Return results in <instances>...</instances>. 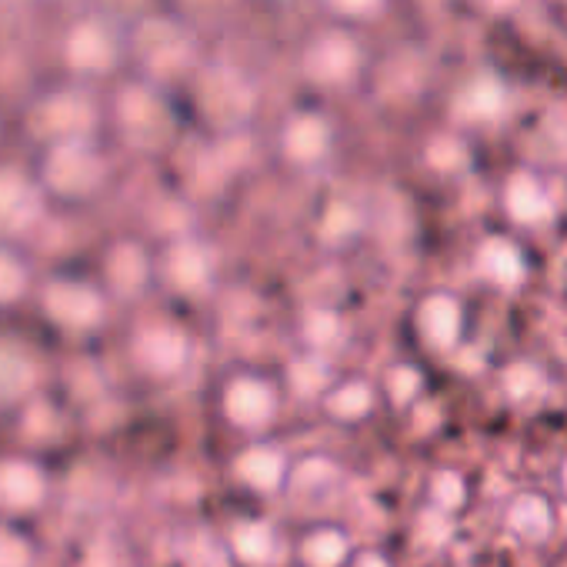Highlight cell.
<instances>
[{"mask_svg":"<svg viewBox=\"0 0 567 567\" xmlns=\"http://www.w3.org/2000/svg\"><path fill=\"white\" fill-rule=\"evenodd\" d=\"M504 204L517 224H540L550 214V200L530 174H514V181L504 190Z\"/></svg>","mask_w":567,"mask_h":567,"instance_id":"obj_27","label":"cell"},{"mask_svg":"<svg viewBox=\"0 0 567 567\" xmlns=\"http://www.w3.org/2000/svg\"><path fill=\"white\" fill-rule=\"evenodd\" d=\"M381 404V394H378V384L361 378V374H351V378H334L331 388L321 394L318 408L328 421L341 424V427H358L364 424Z\"/></svg>","mask_w":567,"mask_h":567,"instance_id":"obj_17","label":"cell"},{"mask_svg":"<svg viewBox=\"0 0 567 567\" xmlns=\"http://www.w3.org/2000/svg\"><path fill=\"white\" fill-rule=\"evenodd\" d=\"M361 68V48L348 34H321L308 51H305V74L315 84L338 87L348 84Z\"/></svg>","mask_w":567,"mask_h":567,"instance_id":"obj_16","label":"cell"},{"mask_svg":"<svg viewBox=\"0 0 567 567\" xmlns=\"http://www.w3.org/2000/svg\"><path fill=\"white\" fill-rule=\"evenodd\" d=\"M334 147V127L328 117L301 111L280 127V154L295 167H318Z\"/></svg>","mask_w":567,"mask_h":567,"instance_id":"obj_15","label":"cell"},{"mask_svg":"<svg viewBox=\"0 0 567 567\" xmlns=\"http://www.w3.org/2000/svg\"><path fill=\"white\" fill-rule=\"evenodd\" d=\"M354 550L358 547L351 540V530L334 520H318L305 527L295 544L298 567H348Z\"/></svg>","mask_w":567,"mask_h":567,"instance_id":"obj_19","label":"cell"},{"mask_svg":"<svg viewBox=\"0 0 567 567\" xmlns=\"http://www.w3.org/2000/svg\"><path fill=\"white\" fill-rule=\"evenodd\" d=\"M421 391H424V374H421V368H414V364H408V361L388 368L384 381L378 384L381 401H388V404L398 408V411H401V408H411V404L421 398Z\"/></svg>","mask_w":567,"mask_h":567,"instance_id":"obj_28","label":"cell"},{"mask_svg":"<svg viewBox=\"0 0 567 567\" xmlns=\"http://www.w3.org/2000/svg\"><path fill=\"white\" fill-rule=\"evenodd\" d=\"M134 54L144 61L151 74L174 78L190 64L194 48H190V34L184 31V24L171 18H147L134 31Z\"/></svg>","mask_w":567,"mask_h":567,"instance_id":"obj_14","label":"cell"},{"mask_svg":"<svg viewBox=\"0 0 567 567\" xmlns=\"http://www.w3.org/2000/svg\"><path fill=\"white\" fill-rule=\"evenodd\" d=\"M34 277L38 274H34L31 260L18 250V244L0 240V315L31 301Z\"/></svg>","mask_w":567,"mask_h":567,"instance_id":"obj_22","label":"cell"},{"mask_svg":"<svg viewBox=\"0 0 567 567\" xmlns=\"http://www.w3.org/2000/svg\"><path fill=\"white\" fill-rule=\"evenodd\" d=\"M31 301L38 318L68 341H91L111 324V298L94 280V274L81 270H51L34 277Z\"/></svg>","mask_w":567,"mask_h":567,"instance_id":"obj_1","label":"cell"},{"mask_svg":"<svg viewBox=\"0 0 567 567\" xmlns=\"http://www.w3.org/2000/svg\"><path fill=\"white\" fill-rule=\"evenodd\" d=\"M0 567H38L34 540L11 520H0Z\"/></svg>","mask_w":567,"mask_h":567,"instance_id":"obj_30","label":"cell"},{"mask_svg":"<svg viewBox=\"0 0 567 567\" xmlns=\"http://www.w3.org/2000/svg\"><path fill=\"white\" fill-rule=\"evenodd\" d=\"M94 280L104 288L111 305H134L151 288H157L154 284V250L134 234L114 237L104 244V250L97 257Z\"/></svg>","mask_w":567,"mask_h":567,"instance_id":"obj_6","label":"cell"},{"mask_svg":"<svg viewBox=\"0 0 567 567\" xmlns=\"http://www.w3.org/2000/svg\"><path fill=\"white\" fill-rule=\"evenodd\" d=\"M28 127L44 147L91 141V134L97 127V107L81 91H54L31 107Z\"/></svg>","mask_w":567,"mask_h":567,"instance_id":"obj_10","label":"cell"},{"mask_svg":"<svg viewBox=\"0 0 567 567\" xmlns=\"http://www.w3.org/2000/svg\"><path fill=\"white\" fill-rule=\"evenodd\" d=\"M560 487H564V491H567V461H564V464H560Z\"/></svg>","mask_w":567,"mask_h":567,"instance_id":"obj_35","label":"cell"},{"mask_svg":"<svg viewBox=\"0 0 567 567\" xmlns=\"http://www.w3.org/2000/svg\"><path fill=\"white\" fill-rule=\"evenodd\" d=\"M194 104L214 131L234 134L254 114V87L234 68H207L194 81Z\"/></svg>","mask_w":567,"mask_h":567,"instance_id":"obj_9","label":"cell"},{"mask_svg":"<svg viewBox=\"0 0 567 567\" xmlns=\"http://www.w3.org/2000/svg\"><path fill=\"white\" fill-rule=\"evenodd\" d=\"M284 388L277 374H267L260 368H234L227 371L214 388V411L220 424L244 437H270L284 414Z\"/></svg>","mask_w":567,"mask_h":567,"instance_id":"obj_2","label":"cell"},{"mask_svg":"<svg viewBox=\"0 0 567 567\" xmlns=\"http://www.w3.org/2000/svg\"><path fill=\"white\" fill-rule=\"evenodd\" d=\"M358 224H361V217L348 200H331L324 207V214L318 217V237L324 244H348L354 237Z\"/></svg>","mask_w":567,"mask_h":567,"instance_id":"obj_29","label":"cell"},{"mask_svg":"<svg viewBox=\"0 0 567 567\" xmlns=\"http://www.w3.org/2000/svg\"><path fill=\"white\" fill-rule=\"evenodd\" d=\"M48 214V197L28 171L0 164V240L18 244L31 237Z\"/></svg>","mask_w":567,"mask_h":567,"instance_id":"obj_12","label":"cell"},{"mask_svg":"<svg viewBox=\"0 0 567 567\" xmlns=\"http://www.w3.org/2000/svg\"><path fill=\"white\" fill-rule=\"evenodd\" d=\"M34 394H41L38 358L14 341H0V408H21Z\"/></svg>","mask_w":567,"mask_h":567,"instance_id":"obj_20","label":"cell"},{"mask_svg":"<svg viewBox=\"0 0 567 567\" xmlns=\"http://www.w3.org/2000/svg\"><path fill=\"white\" fill-rule=\"evenodd\" d=\"M114 121L121 137L134 147V151H161L171 144L177 117L174 107L164 101L161 91L147 87V84H127L117 101H114Z\"/></svg>","mask_w":567,"mask_h":567,"instance_id":"obj_7","label":"cell"},{"mask_svg":"<svg viewBox=\"0 0 567 567\" xmlns=\"http://www.w3.org/2000/svg\"><path fill=\"white\" fill-rule=\"evenodd\" d=\"M224 544L237 567H270L280 550V534L267 517H237Z\"/></svg>","mask_w":567,"mask_h":567,"instance_id":"obj_18","label":"cell"},{"mask_svg":"<svg viewBox=\"0 0 567 567\" xmlns=\"http://www.w3.org/2000/svg\"><path fill=\"white\" fill-rule=\"evenodd\" d=\"M220 257L197 234H174L154 250V284L177 301H204L217 288Z\"/></svg>","mask_w":567,"mask_h":567,"instance_id":"obj_4","label":"cell"},{"mask_svg":"<svg viewBox=\"0 0 567 567\" xmlns=\"http://www.w3.org/2000/svg\"><path fill=\"white\" fill-rule=\"evenodd\" d=\"M328 8L344 18H368L381 8V0H328Z\"/></svg>","mask_w":567,"mask_h":567,"instance_id":"obj_32","label":"cell"},{"mask_svg":"<svg viewBox=\"0 0 567 567\" xmlns=\"http://www.w3.org/2000/svg\"><path fill=\"white\" fill-rule=\"evenodd\" d=\"M194 334L164 315L144 318L127 331L124 361L147 384H174L194 364Z\"/></svg>","mask_w":567,"mask_h":567,"instance_id":"obj_3","label":"cell"},{"mask_svg":"<svg viewBox=\"0 0 567 567\" xmlns=\"http://www.w3.org/2000/svg\"><path fill=\"white\" fill-rule=\"evenodd\" d=\"M107 157L91 141L51 144L38 171L44 197L58 204H91L107 187Z\"/></svg>","mask_w":567,"mask_h":567,"instance_id":"obj_5","label":"cell"},{"mask_svg":"<svg viewBox=\"0 0 567 567\" xmlns=\"http://www.w3.org/2000/svg\"><path fill=\"white\" fill-rule=\"evenodd\" d=\"M64 58L78 74H104L117 61V41L104 21H84L71 31Z\"/></svg>","mask_w":567,"mask_h":567,"instance_id":"obj_21","label":"cell"},{"mask_svg":"<svg viewBox=\"0 0 567 567\" xmlns=\"http://www.w3.org/2000/svg\"><path fill=\"white\" fill-rule=\"evenodd\" d=\"M550 501L540 494V491H524L511 501V511H507V524L511 530L517 534V540H527V544H540L547 540V534L554 530V514H550Z\"/></svg>","mask_w":567,"mask_h":567,"instance_id":"obj_23","label":"cell"},{"mask_svg":"<svg viewBox=\"0 0 567 567\" xmlns=\"http://www.w3.org/2000/svg\"><path fill=\"white\" fill-rule=\"evenodd\" d=\"M187 4V11L190 14H200V18H214V14H220L230 0H184Z\"/></svg>","mask_w":567,"mask_h":567,"instance_id":"obj_34","label":"cell"},{"mask_svg":"<svg viewBox=\"0 0 567 567\" xmlns=\"http://www.w3.org/2000/svg\"><path fill=\"white\" fill-rule=\"evenodd\" d=\"M54 477L38 454H0V520H28L48 511Z\"/></svg>","mask_w":567,"mask_h":567,"instance_id":"obj_8","label":"cell"},{"mask_svg":"<svg viewBox=\"0 0 567 567\" xmlns=\"http://www.w3.org/2000/svg\"><path fill=\"white\" fill-rule=\"evenodd\" d=\"M461 111H464L467 117H474V121L494 117V114L501 111V87H497V81H491V78L474 81V84L464 91V97H461Z\"/></svg>","mask_w":567,"mask_h":567,"instance_id":"obj_31","label":"cell"},{"mask_svg":"<svg viewBox=\"0 0 567 567\" xmlns=\"http://www.w3.org/2000/svg\"><path fill=\"white\" fill-rule=\"evenodd\" d=\"M477 274L487 277L497 288H511L524 277V257L511 240L491 237L484 240V247L477 250Z\"/></svg>","mask_w":567,"mask_h":567,"instance_id":"obj_25","label":"cell"},{"mask_svg":"<svg viewBox=\"0 0 567 567\" xmlns=\"http://www.w3.org/2000/svg\"><path fill=\"white\" fill-rule=\"evenodd\" d=\"M331 381H334V374H331L328 358H318V354L301 351V354L288 364V371H284L280 388H284V394H298L301 401H315V404H318L321 394L331 388Z\"/></svg>","mask_w":567,"mask_h":567,"instance_id":"obj_24","label":"cell"},{"mask_svg":"<svg viewBox=\"0 0 567 567\" xmlns=\"http://www.w3.org/2000/svg\"><path fill=\"white\" fill-rule=\"evenodd\" d=\"M411 328L421 348H427L431 354H451L464 341V301L451 291H427L411 311Z\"/></svg>","mask_w":567,"mask_h":567,"instance_id":"obj_13","label":"cell"},{"mask_svg":"<svg viewBox=\"0 0 567 567\" xmlns=\"http://www.w3.org/2000/svg\"><path fill=\"white\" fill-rule=\"evenodd\" d=\"M348 567H394V560L384 550L364 547V550H354V557L348 560Z\"/></svg>","mask_w":567,"mask_h":567,"instance_id":"obj_33","label":"cell"},{"mask_svg":"<svg viewBox=\"0 0 567 567\" xmlns=\"http://www.w3.org/2000/svg\"><path fill=\"white\" fill-rule=\"evenodd\" d=\"M295 471L291 451L277 444L274 437H254L244 441L230 457V477L240 491L254 497H277L288 491Z\"/></svg>","mask_w":567,"mask_h":567,"instance_id":"obj_11","label":"cell"},{"mask_svg":"<svg viewBox=\"0 0 567 567\" xmlns=\"http://www.w3.org/2000/svg\"><path fill=\"white\" fill-rule=\"evenodd\" d=\"M298 334H301V348H305L308 354L328 358V354L344 341V321H341V315H334L331 308H308V311L301 315Z\"/></svg>","mask_w":567,"mask_h":567,"instance_id":"obj_26","label":"cell"}]
</instances>
